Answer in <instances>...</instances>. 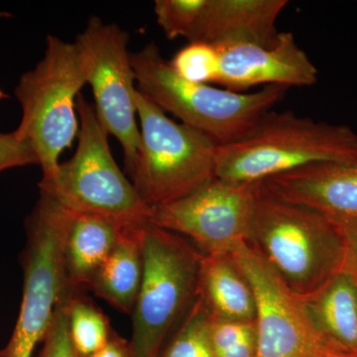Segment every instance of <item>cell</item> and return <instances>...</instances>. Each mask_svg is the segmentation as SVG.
<instances>
[{
    "label": "cell",
    "instance_id": "1",
    "mask_svg": "<svg viewBox=\"0 0 357 357\" xmlns=\"http://www.w3.org/2000/svg\"><path fill=\"white\" fill-rule=\"evenodd\" d=\"M246 243L295 295L306 298L344 269L342 229L318 211L258 190Z\"/></svg>",
    "mask_w": 357,
    "mask_h": 357
},
{
    "label": "cell",
    "instance_id": "2",
    "mask_svg": "<svg viewBox=\"0 0 357 357\" xmlns=\"http://www.w3.org/2000/svg\"><path fill=\"white\" fill-rule=\"evenodd\" d=\"M357 161V134L292 112H266L241 139L218 145L215 178L253 185L321 162Z\"/></svg>",
    "mask_w": 357,
    "mask_h": 357
},
{
    "label": "cell",
    "instance_id": "3",
    "mask_svg": "<svg viewBox=\"0 0 357 357\" xmlns=\"http://www.w3.org/2000/svg\"><path fill=\"white\" fill-rule=\"evenodd\" d=\"M131 63L138 91L218 145L241 139L283 100L289 89L268 86L253 93H236L185 81L176 74L153 42L131 54Z\"/></svg>",
    "mask_w": 357,
    "mask_h": 357
},
{
    "label": "cell",
    "instance_id": "4",
    "mask_svg": "<svg viewBox=\"0 0 357 357\" xmlns=\"http://www.w3.org/2000/svg\"><path fill=\"white\" fill-rule=\"evenodd\" d=\"M202 257L185 237L146 223L142 281L131 314L130 357H159L198 298Z\"/></svg>",
    "mask_w": 357,
    "mask_h": 357
},
{
    "label": "cell",
    "instance_id": "5",
    "mask_svg": "<svg viewBox=\"0 0 357 357\" xmlns=\"http://www.w3.org/2000/svg\"><path fill=\"white\" fill-rule=\"evenodd\" d=\"M140 147L131 182L151 206L189 196L215 178L218 144L206 134L167 116L136 88Z\"/></svg>",
    "mask_w": 357,
    "mask_h": 357
},
{
    "label": "cell",
    "instance_id": "6",
    "mask_svg": "<svg viewBox=\"0 0 357 357\" xmlns=\"http://www.w3.org/2000/svg\"><path fill=\"white\" fill-rule=\"evenodd\" d=\"M86 84L81 57L73 42L49 35L43 58L20 77L15 96L22 117L15 133L32 148L43 177L55 174L61 153L77 131V98Z\"/></svg>",
    "mask_w": 357,
    "mask_h": 357
},
{
    "label": "cell",
    "instance_id": "7",
    "mask_svg": "<svg viewBox=\"0 0 357 357\" xmlns=\"http://www.w3.org/2000/svg\"><path fill=\"white\" fill-rule=\"evenodd\" d=\"M79 135L74 156L59 164L52 177L42 178L40 191L76 213H89L122 223L150 222L148 206L115 163L109 135L95 107L79 93L77 98Z\"/></svg>",
    "mask_w": 357,
    "mask_h": 357
},
{
    "label": "cell",
    "instance_id": "8",
    "mask_svg": "<svg viewBox=\"0 0 357 357\" xmlns=\"http://www.w3.org/2000/svg\"><path fill=\"white\" fill-rule=\"evenodd\" d=\"M74 211L40 192L26 225L27 241L21 263L23 294L6 357H33L46 335L59 303L68 291L64 245Z\"/></svg>",
    "mask_w": 357,
    "mask_h": 357
},
{
    "label": "cell",
    "instance_id": "9",
    "mask_svg": "<svg viewBox=\"0 0 357 357\" xmlns=\"http://www.w3.org/2000/svg\"><path fill=\"white\" fill-rule=\"evenodd\" d=\"M129 35L119 26L93 16L76 44L86 84L95 96L96 114L107 133L121 142L128 176L140 147L135 105V75L128 51Z\"/></svg>",
    "mask_w": 357,
    "mask_h": 357
},
{
    "label": "cell",
    "instance_id": "10",
    "mask_svg": "<svg viewBox=\"0 0 357 357\" xmlns=\"http://www.w3.org/2000/svg\"><path fill=\"white\" fill-rule=\"evenodd\" d=\"M260 184L213 178L189 196L152 208L150 222L185 237L203 255H229L248 239Z\"/></svg>",
    "mask_w": 357,
    "mask_h": 357
},
{
    "label": "cell",
    "instance_id": "11",
    "mask_svg": "<svg viewBox=\"0 0 357 357\" xmlns=\"http://www.w3.org/2000/svg\"><path fill=\"white\" fill-rule=\"evenodd\" d=\"M230 255L245 275L255 296V357L342 354L326 344L317 332L302 298L295 295L245 241L239 243Z\"/></svg>",
    "mask_w": 357,
    "mask_h": 357
},
{
    "label": "cell",
    "instance_id": "12",
    "mask_svg": "<svg viewBox=\"0 0 357 357\" xmlns=\"http://www.w3.org/2000/svg\"><path fill=\"white\" fill-rule=\"evenodd\" d=\"M217 84L236 93L257 86H311L318 69L291 32H280L271 46L236 43L217 46Z\"/></svg>",
    "mask_w": 357,
    "mask_h": 357
},
{
    "label": "cell",
    "instance_id": "13",
    "mask_svg": "<svg viewBox=\"0 0 357 357\" xmlns=\"http://www.w3.org/2000/svg\"><path fill=\"white\" fill-rule=\"evenodd\" d=\"M261 184L275 196L318 211L337 227L357 220V161L311 164Z\"/></svg>",
    "mask_w": 357,
    "mask_h": 357
},
{
    "label": "cell",
    "instance_id": "14",
    "mask_svg": "<svg viewBox=\"0 0 357 357\" xmlns=\"http://www.w3.org/2000/svg\"><path fill=\"white\" fill-rule=\"evenodd\" d=\"M288 0H206L189 43L271 46L276 22Z\"/></svg>",
    "mask_w": 357,
    "mask_h": 357
},
{
    "label": "cell",
    "instance_id": "15",
    "mask_svg": "<svg viewBox=\"0 0 357 357\" xmlns=\"http://www.w3.org/2000/svg\"><path fill=\"white\" fill-rule=\"evenodd\" d=\"M319 335L338 354L357 356V280L349 268L302 298Z\"/></svg>",
    "mask_w": 357,
    "mask_h": 357
},
{
    "label": "cell",
    "instance_id": "16",
    "mask_svg": "<svg viewBox=\"0 0 357 357\" xmlns=\"http://www.w3.org/2000/svg\"><path fill=\"white\" fill-rule=\"evenodd\" d=\"M123 225L100 215L75 213L64 245L68 290H89L93 276L116 245Z\"/></svg>",
    "mask_w": 357,
    "mask_h": 357
},
{
    "label": "cell",
    "instance_id": "17",
    "mask_svg": "<svg viewBox=\"0 0 357 357\" xmlns=\"http://www.w3.org/2000/svg\"><path fill=\"white\" fill-rule=\"evenodd\" d=\"M148 222L123 225L116 245L89 287L117 311L130 316L142 281L143 234Z\"/></svg>",
    "mask_w": 357,
    "mask_h": 357
},
{
    "label": "cell",
    "instance_id": "18",
    "mask_svg": "<svg viewBox=\"0 0 357 357\" xmlns=\"http://www.w3.org/2000/svg\"><path fill=\"white\" fill-rule=\"evenodd\" d=\"M199 294L211 318L255 321V293L230 253L203 255Z\"/></svg>",
    "mask_w": 357,
    "mask_h": 357
},
{
    "label": "cell",
    "instance_id": "19",
    "mask_svg": "<svg viewBox=\"0 0 357 357\" xmlns=\"http://www.w3.org/2000/svg\"><path fill=\"white\" fill-rule=\"evenodd\" d=\"M67 311L70 338L79 356H93L109 342L114 331L109 319L84 292L68 291Z\"/></svg>",
    "mask_w": 357,
    "mask_h": 357
},
{
    "label": "cell",
    "instance_id": "20",
    "mask_svg": "<svg viewBox=\"0 0 357 357\" xmlns=\"http://www.w3.org/2000/svg\"><path fill=\"white\" fill-rule=\"evenodd\" d=\"M211 312L201 296L177 330L167 340L159 357H215L208 335Z\"/></svg>",
    "mask_w": 357,
    "mask_h": 357
},
{
    "label": "cell",
    "instance_id": "21",
    "mask_svg": "<svg viewBox=\"0 0 357 357\" xmlns=\"http://www.w3.org/2000/svg\"><path fill=\"white\" fill-rule=\"evenodd\" d=\"M170 62L176 74L197 84L217 83L220 70V54L215 46L194 42L174 56Z\"/></svg>",
    "mask_w": 357,
    "mask_h": 357
},
{
    "label": "cell",
    "instance_id": "22",
    "mask_svg": "<svg viewBox=\"0 0 357 357\" xmlns=\"http://www.w3.org/2000/svg\"><path fill=\"white\" fill-rule=\"evenodd\" d=\"M204 0H156L154 13L168 39L191 38Z\"/></svg>",
    "mask_w": 357,
    "mask_h": 357
},
{
    "label": "cell",
    "instance_id": "23",
    "mask_svg": "<svg viewBox=\"0 0 357 357\" xmlns=\"http://www.w3.org/2000/svg\"><path fill=\"white\" fill-rule=\"evenodd\" d=\"M68 291L59 303L50 326L33 357H82L70 338L67 311Z\"/></svg>",
    "mask_w": 357,
    "mask_h": 357
},
{
    "label": "cell",
    "instance_id": "24",
    "mask_svg": "<svg viewBox=\"0 0 357 357\" xmlns=\"http://www.w3.org/2000/svg\"><path fill=\"white\" fill-rule=\"evenodd\" d=\"M208 335L213 352L217 354L232 345L257 337L255 321H229L210 318Z\"/></svg>",
    "mask_w": 357,
    "mask_h": 357
},
{
    "label": "cell",
    "instance_id": "25",
    "mask_svg": "<svg viewBox=\"0 0 357 357\" xmlns=\"http://www.w3.org/2000/svg\"><path fill=\"white\" fill-rule=\"evenodd\" d=\"M38 165L32 148L21 140L15 131L0 132V172L14 167Z\"/></svg>",
    "mask_w": 357,
    "mask_h": 357
},
{
    "label": "cell",
    "instance_id": "26",
    "mask_svg": "<svg viewBox=\"0 0 357 357\" xmlns=\"http://www.w3.org/2000/svg\"><path fill=\"white\" fill-rule=\"evenodd\" d=\"M89 357H130L128 340L114 332L109 342Z\"/></svg>",
    "mask_w": 357,
    "mask_h": 357
},
{
    "label": "cell",
    "instance_id": "27",
    "mask_svg": "<svg viewBox=\"0 0 357 357\" xmlns=\"http://www.w3.org/2000/svg\"><path fill=\"white\" fill-rule=\"evenodd\" d=\"M347 245V265L357 269V220L340 227Z\"/></svg>",
    "mask_w": 357,
    "mask_h": 357
},
{
    "label": "cell",
    "instance_id": "28",
    "mask_svg": "<svg viewBox=\"0 0 357 357\" xmlns=\"http://www.w3.org/2000/svg\"><path fill=\"white\" fill-rule=\"evenodd\" d=\"M326 357H357V356H344V354H331V356H328Z\"/></svg>",
    "mask_w": 357,
    "mask_h": 357
},
{
    "label": "cell",
    "instance_id": "29",
    "mask_svg": "<svg viewBox=\"0 0 357 357\" xmlns=\"http://www.w3.org/2000/svg\"><path fill=\"white\" fill-rule=\"evenodd\" d=\"M0 357H6V349H0Z\"/></svg>",
    "mask_w": 357,
    "mask_h": 357
},
{
    "label": "cell",
    "instance_id": "30",
    "mask_svg": "<svg viewBox=\"0 0 357 357\" xmlns=\"http://www.w3.org/2000/svg\"><path fill=\"white\" fill-rule=\"evenodd\" d=\"M345 267L349 268V269H351V271L354 272V274H356V280H357V269H356V268H351V267H349V266H345Z\"/></svg>",
    "mask_w": 357,
    "mask_h": 357
}]
</instances>
